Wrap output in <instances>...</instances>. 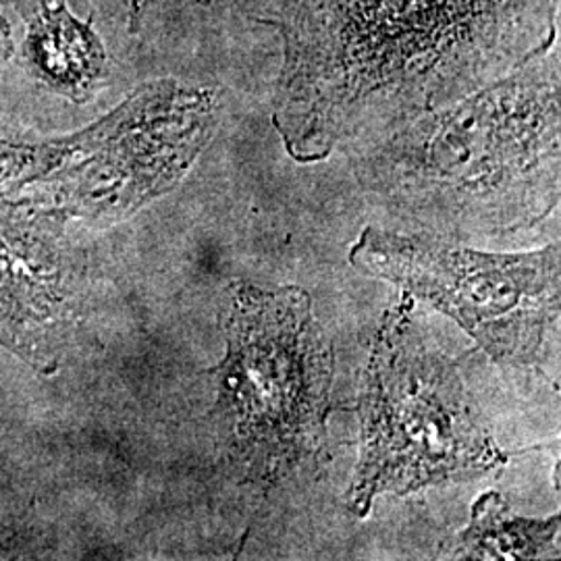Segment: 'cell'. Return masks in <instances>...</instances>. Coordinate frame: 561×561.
I'll list each match as a JSON object with an SVG mask.
<instances>
[{"label": "cell", "mask_w": 561, "mask_h": 561, "mask_svg": "<svg viewBox=\"0 0 561 561\" xmlns=\"http://www.w3.org/2000/svg\"><path fill=\"white\" fill-rule=\"evenodd\" d=\"M152 2H157V0H127V7H129V18H131V23L136 25L138 20H140L141 13H144V9L146 7H150ZM198 2H206V0H198Z\"/></svg>", "instance_id": "cell-11"}, {"label": "cell", "mask_w": 561, "mask_h": 561, "mask_svg": "<svg viewBox=\"0 0 561 561\" xmlns=\"http://www.w3.org/2000/svg\"><path fill=\"white\" fill-rule=\"evenodd\" d=\"M9 2L13 4V9L20 13L23 20H30L36 13H41L44 9H48L57 2H62V0H9Z\"/></svg>", "instance_id": "cell-9"}, {"label": "cell", "mask_w": 561, "mask_h": 561, "mask_svg": "<svg viewBox=\"0 0 561 561\" xmlns=\"http://www.w3.org/2000/svg\"><path fill=\"white\" fill-rule=\"evenodd\" d=\"M273 125L301 164L460 101L560 41V0H287Z\"/></svg>", "instance_id": "cell-1"}, {"label": "cell", "mask_w": 561, "mask_h": 561, "mask_svg": "<svg viewBox=\"0 0 561 561\" xmlns=\"http://www.w3.org/2000/svg\"><path fill=\"white\" fill-rule=\"evenodd\" d=\"M560 243L533 252L491 254L437 233L366 227L350 264L366 277L398 285L439 310L481 345L491 360L533 366L560 319Z\"/></svg>", "instance_id": "cell-5"}, {"label": "cell", "mask_w": 561, "mask_h": 561, "mask_svg": "<svg viewBox=\"0 0 561 561\" xmlns=\"http://www.w3.org/2000/svg\"><path fill=\"white\" fill-rule=\"evenodd\" d=\"M358 414L360 460L345 497L358 518L387 493L474 481L507 461L484 431L456 362L426 340L405 294L375 331Z\"/></svg>", "instance_id": "cell-4"}, {"label": "cell", "mask_w": 561, "mask_h": 561, "mask_svg": "<svg viewBox=\"0 0 561 561\" xmlns=\"http://www.w3.org/2000/svg\"><path fill=\"white\" fill-rule=\"evenodd\" d=\"M21 60L30 76L50 92L88 102L108 78V55L92 21H83L57 2L25 20Z\"/></svg>", "instance_id": "cell-7"}, {"label": "cell", "mask_w": 561, "mask_h": 561, "mask_svg": "<svg viewBox=\"0 0 561 561\" xmlns=\"http://www.w3.org/2000/svg\"><path fill=\"white\" fill-rule=\"evenodd\" d=\"M227 352L215 377L213 424L221 458L241 482L277 484L327 445L335 347L296 285L233 280L222 321Z\"/></svg>", "instance_id": "cell-3"}, {"label": "cell", "mask_w": 561, "mask_h": 561, "mask_svg": "<svg viewBox=\"0 0 561 561\" xmlns=\"http://www.w3.org/2000/svg\"><path fill=\"white\" fill-rule=\"evenodd\" d=\"M560 41L460 101L360 141L354 175L443 238L535 227L560 204Z\"/></svg>", "instance_id": "cell-2"}, {"label": "cell", "mask_w": 561, "mask_h": 561, "mask_svg": "<svg viewBox=\"0 0 561 561\" xmlns=\"http://www.w3.org/2000/svg\"><path fill=\"white\" fill-rule=\"evenodd\" d=\"M13 55V36H11V25L9 21L0 15V67L11 59Z\"/></svg>", "instance_id": "cell-10"}, {"label": "cell", "mask_w": 561, "mask_h": 561, "mask_svg": "<svg viewBox=\"0 0 561 561\" xmlns=\"http://www.w3.org/2000/svg\"><path fill=\"white\" fill-rule=\"evenodd\" d=\"M560 516H514L500 493H484L472 505V520L458 535L454 560H558Z\"/></svg>", "instance_id": "cell-8"}, {"label": "cell", "mask_w": 561, "mask_h": 561, "mask_svg": "<svg viewBox=\"0 0 561 561\" xmlns=\"http://www.w3.org/2000/svg\"><path fill=\"white\" fill-rule=\"evenodd\" d=\"M71 319L67 264L48 231L0 217V335L21 352H50Z\"/></svg>", "instance_id": "cell-6"}]
</instances>
